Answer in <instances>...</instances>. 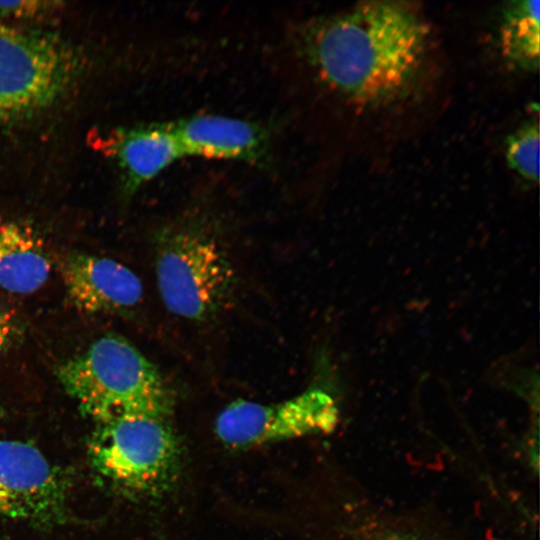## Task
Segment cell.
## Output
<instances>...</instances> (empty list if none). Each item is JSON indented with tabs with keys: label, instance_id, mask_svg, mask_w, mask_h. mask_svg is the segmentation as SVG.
I'll return each mask as SVG.
<instances>
[{
	"label": "cell",
	"instance_id": "cell-3",
	"mask_svg": "<svg viewBox=\"0 0 540 540\" xmlns=\"http://www.w3.org/2000/svg\"><path fill=\"white\" fill-rule=\"evenodd\" d=\"M154 248L158 290L169 312L203 323L228 307L236 273L204 215L186 214L163 225L155 234Z\"/></svg>",
	"mask_w": 540,
	"mask_h": 540
},
{
	"label": "cell",
	"instance_id": "cell-1",
	"mask_svg": "<svg viewBox=\"0 0 540 540\" xmlns=\"http://www.w3.org/2000/svg\"><path fill=\"white\" fill-rule=\"evenodd\" d=\"M429 29L412 3L368 1L310 24L301 47L322 80L363 104L395 100L425 60Z\"/></svg>",
	"mask_w": 540,
	"mask_h": 540
},
{
	"label": "cell",
	"instance_id": "cell-7",
	"mask_svg": "<svg viewBox=\"0 0 540 540\" xmlns=\"http://www.w3.org/2000/svg\"><path fill=\"white\" fill-rule=\"evenodd\" d=\"M67 484L59 470L35 446L0 440V515L35 523L58 520Z\"/></svg>",
	"mask_w": 540,
	"mask_h": 540
},
{
	"label": "cell",
	"instance_id": "cell-4",
	"mask_svg": "<svg viewBox=\"0 0 540 540\" xmlns=\"http://www.w3.org/2000/svg\"><path fill=\"white\" fill-rule=\"evenodd\" d=\"M98 424L88 452L93 468L109 484L147 494L173 479L180 450L168 417L133 414Z\"/></svg>",
	"mask_w": 540,
	"mask_h": 540
},
{
	"label": "cell",
	"instance_id": "cell-12",
	"mask_svg": "<svg viewBox=\"0 0 540 540\" xmlns=\"http://www.w3.org/2000/svg\"><path fill=\"white\" fill-rule=\"evenodd\" d=\"M539 1H519L506 11L501 28L502 49L513 63L537 67L539 62Z\"/></svg>",
	"mask_w": 540,
	"mask_h": 540
},
{
	"label": "cell",
	"instance_id": "cell-14",
	"mask_svg": "<svg viewBox=\"0 0 540 540\" xmlns=\"http://www.w3.org/2000/svg\"><path fill=\"white\" fill-rule=\"evenodd\" d=\"M60 5L59 2L51 1H0V14L20 18H30L46 14L54 9V6Z\"/></svg>",
	"mask_w": 540,
	"mask_h": 540
},
{
	"label": "cell",
	"instance_id": "cell-2",
	"mask_svg": "<svg viewBox=\"0 0 540 540\" xmlns=\"http://www.w3.org/2000/svg\"><path fill=\"white\" fill-rule=\"evenodd\" d=\"M56 376L83 414L98 423L146 414L169 417L171 387L159 369L126 338L106 334L61 363Z\"/></svg>",
	"mask_w": 540,
	"mask_h": 540
},
{
	"label": "cell",
	"instance_id": "cell-10",
	"mask_svg": "<svg viewBox=\"0 0 540 540\" xmlns=\"http://www.w3.org/2000/svg\"><path fill=\"white\" fill-rule=\"evenodd\" d=\"M105 146L120 169L129 195L184 156L172 123L116 130Z\"/></svg>",
	"mask_w": 540,
	"mask_h": 540
},
{
	"label": "cell",
	"instance_id": "cell-6",
	"mask_svg": "<svg viewBox=\"0 0 540 540\" xmlns=\"http://www.w3.org/2000/svg\"><path fill=\"white\" fill-rule=\"evenodd\" d=\"M338 420L334 398L314 387L275 403L234 400L217 415L214 430L225 446L244 450L330 433Z\"/></svg>",
	"mask_w": 540,
	"mask_h": 540
},
{
	"label": "cell",
	"instance_id": "cell-13",
	"mask_svg": "<svg viewBox=\"0 0 540 540\" xmlns=\"http://www.w3.org/2000/svg\"><path fill=\"white\" fill-rule=\"evenodd\" d=\"M507 159L524 178L537 181L539 176V129L530 125L514 135L507 146Z\"/></svg>",
	"mask_w": 540,
	"mask_h": 540
},
{
	"label": "cell",
	"instance_id": "cell-16",
	"mask_svg": "<svg viewBox=\"0 0 540 540\" xmlns=\"http://www.w3.org/2000/svg\"><path fill=\"white\" fill-rule=\"evenodd\" d=\"M361 540H432L407 531L392 528H370L361 533Z\"/></svg>",
	"mask_w": 540,
	"mask_h": 540
},
{
	"label": "cell",
	"instance_id": "cell-8",
	"mask_svg": "<svg viewBox=\"0 0 540 540\" xmlns=\"http://www.w3.org/2000/svg\"><path fill=\"white\" fill-rule=\"evenodd\" d=\"M69 299L89 314H127L141 303L143 285L122 263L86 253H74L63 264Z\"/></svg>",
	"mask_w": 540,
	"mask_h": 540
},
{
	"label": "cell",
	"instance_id": "cell-5",
	"mask_svg": "<svg viewBox=\"0 0 540 540\" xmlns=\"http://www.w3.org/2000/svg\"><path fill=\"white\" fill-rule=\"evenodd\" d=\"M75 52L54 37L0 23V122L54 103L76 79Z\"/></svg>",
	"mask_w": 540,
	"mask_h": 540
},
{
	"label": "cell",
	"instance_id": "cell-11",
	"mask_svg": "<svg viewBox=\"0 0 540 540\" xmlns=\"http://www.w3.org/2000/svg\"><path fill=\"white\" fill-rule=\"evenodd\" d=\"M50 269L43 242L34 229L0 219V287L16 294L35 292L47 281Z\"/></svg>",
	"mask_w": 540,
	"mask_h": 540
},
{
	"label": "cell",
	"instance_id": "cell-9",
	"mask_svg": "<svg viewBox=\"0 0 540 540\" xmlns=\"http://www.w3.org/2000/svg\"><path fill=\"white\" fill-rule=\"evenodd\" d=\"M185 155L258 163L266 159L268 130L222 115H193L172 123Z\"/></svg>",
	"mask_w": 540,
	"mask_h": 540
},
{
	"label": "cell",
	"instance_id": "cell-15",
	"mask_svg": "<svg viewBox=\"0 0 540 540\" xmlns=\"http://www.w3.org/2000/svg\"><path fill=\"white\" fill-rule=\"evenodd\" d=\"M21 327L15 316L0 306V355L20 337Z\"/></svg>",
	"mask_w": 540,
	"mask_h": 540
}]
</instances>
